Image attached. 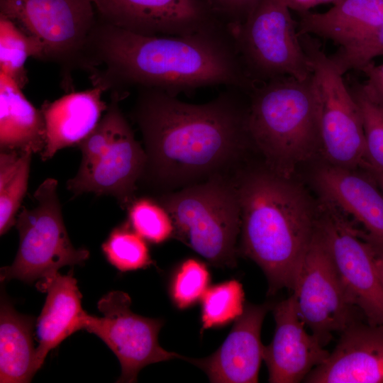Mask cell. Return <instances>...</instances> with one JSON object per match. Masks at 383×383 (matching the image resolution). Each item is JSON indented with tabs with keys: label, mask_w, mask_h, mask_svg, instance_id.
Wrapping results in <instances>:
<instances>
[{
	"label": "cell",
	"mask_w": 383,
	"mask_h": 383,
	"mask_svg": "<svg viewBox=\"0 0 383 383\" xmlns=\"http://www.w3.org/2000/svg\"><path fill=\"white\" fill-rule=\"evenodd\" d=\"M87 61L92 82L122 96L131 88L177 96L211 86L248 92L257 87L242 65L228 26L186 35L145 36L98 19Z\"/></svg>",
	"instance_id": "obj_1"
},
{
	"label": "cell",
	"mask_w": 383,
	"mask_h": 383,
	"mask_svg": "<svg viewBox=\"0 0 383 383\" xmlns=\"http://www.w3.org/2000/svg\"><path fill=\"white\" fill-rule=\"evenodd\" d=\"M249 93L226 87L211 101L194 104L161 89H138L131 115L145 143L144 174L162 185L185 187L219 174L250 143Z\"/></svg>",
	"instance_id": "obj_2"
},
{
	"label": "cell",
	"mask_w": 383,
	"mask_h": 383,
	"mask_svg": "<svg viewBox=\"0 0 383 383\" xmlns=\"http://www.w3.org/2000/svg\"><path fill=\"white\" fill-rule=\"evenodd\" d=\"M240 206V252L263 271L268 294L292 291L313 235L315 204L293 178L267 169L235 181Z\"/></svg>",
	"instance_id": "obj_3"
},
{
	"label": "cell",
	"mask_w": 383,
	"mask_h": 383,
	"mask_svg": "<svg viewBox=\"0 0 383 383\" xmlns=\"http://www.w3.org/2000/svg\"><path fill=\"white\" fill-rule=\"evenodd\" d=\"M247 129L267 168L292 178L300 164L321 151L311 76L305 80L284 77L258 84L249 94Z\"/></svg>",
	"instance_id": "obj_4"
},
{
	"label": "cell",
	"mask_w": 383,
	"mask_h": 383,
	"mask_svg": "<svg viewBox=\"0 0 383 383\" xmlns=\"http://www.w3.org/2000/svg\"><path fill=\"white\" fill-rule=\"evenodd\" d=\"M160 203L171 217L173 237L211 265H236L241 216L235 181L218 174L165 194Z\"/></svg>",
	"instance_id": "obj_5"
},
{
	"label": "cell",
	"mask_w": 383,
	"mask_h": 383,
	"mask_svg": "<svg viewBox=\"0 0 383 383\" xmlns=\"http://www.w3.org/2000/svg\"><path fill=\"white\" fill-rule=\"evenodd\" d=\"M57 186L56 179H46L34 193V207H23L18 215V250L13 263L1 268V281L38 280V284L51 279L60 268L82 265L89 258V250L75 248L70 240Z\"/></svg>",
	"instance_id": "obj_6"
},
{
	"label": "cell",
	"mask_w": 383,
	"mask_h": 383,
	"mask_svg": "<svg viewBox=\"0 0 383 383\" xmlns=\"http://www.w3.org/2000/svg\"><path fill=\"white\" fill-rule=\"evenodd\" d=\"M290 11L282 0H260L248 18L232 28L242 65L257 85L280 77L305 80L311 76Z\"/></svg>",
	"instance_id": "obj_7"
},
{
	"label": "cell",
	"mask_w": 383,
	"mask_h": 383,
	"mask_svg": "<svg viewBox=\"0 0 383 383\" xmlns=\"http://www.w3.org/2000/svg\"><path fill=\"white\" fill-rule=\"evenodd\" d=\"M300 40L311 70L321 152L328 164L364 169L368 163L363 124L343 74L312 36L300 35Z\"/></svg>",
	"instance_id": "obj_8"
},
{
	"label": "cell",
	"mask_w": 383,
	"mask_h": 383,
	"mask_svg": "<svg viewBox=\"0 0 383 383\" xmlns=\"http://www.w3.org/2000/svg\"><path fill=\"white\" fill-rule=\"evenodd\" d=\"M93 0H0V13L16 21L44 48V60L69 73L87 70V51L97 22Z\"/></svg>",
	"instance_id": "obj_9"
},
{
	"label": "cell",
	"mask_w": 383,
	"mask_h": 383,
	"mask_svg": "<svg viewBox=\"0 0 383 383\" xmlns=\"http://www.w3.org/2000/svg\"><path fill=\"white\" fill-rule=\"evenodd\" d=\"M292 292L299 316L323 346L357 320V308L345 294L317 223Z\"/></svg>",
	"instance_id": "obj_10"
},
{
	"label": "cell",
	"mask_w": 383,
	"mask_h": 383,
	"mask_svg": "<svg viewBox=\"0 0 383 383\" xmlns=\"http://www.w3.org/2000/svg\"><path fill=\"white\" fill-rule=\"evenodd\" d=\"M131 299L121 291H112L98 302L102 317L88 314L84 330L101 338L113 352L121 366L118 382H135L138 372L150 364L187 357L163 349L158 333L161 319L150 318L133 313Z\"/></svg>",
	"instance_id": "obj_11"
},
{
	"label": "cell",
	"mask_w": 383,
	"mask_h": 383,
	"mask_svg": "<svg viewBox=\"0 0 383 383\" xmlns=\"http://www.w3.org/2000/svg\"><path fill=\"white\" fill-rule=\"evenodd\" d=\"M322 233L350 302L373 325L383 324V285L373 245L360 231L323 201L317 204Z\"/></svg>",
	"instance_id": "obj_12"
},
{
	"label": "cell",
	"mask_w": 383,
	"mask_h": 383,
	"mask_svg": "<svg viewBox=\"0 0 383 383\" xmlns=\"http://www.w3.org/2000/svg\"><path fill=\"white\" fill-rule=\"evenodd\" d=\"M99 20L145 36L186 35L226 26L204 0H93Z\"/></svg>",
	"instance_id": "obj_13"
},
{
	"label": "cell",
	"mask_w": 383,
	"mask_h": 383,
	"mask_svg": "<svg viewBox=\"0 0 383 383\" xmlns=\"http://www.w3.org/2000/svg\"><path fill=\"white\" fill-rule=\"evenodd\" d=\"M355 170L324 165L314 173L316 187L321 201L355 228L362 227L360 235L383 249V194L368 173Z\"/></svg>",
	"instance_id": "obj_14"
},
{
	"label": "cell",
	"mask_w": 383,
	"mask_h": 383,
	"mask_svg": "<svg viewBox=\"0 0 383 383\" xmlns=\"http://www.w3.org/2000/svg\"><path fill=\"white\" fill-rule=\"evenodd\" d=\"M147 162L145 150L135 140L123 114L118 120L110 147L92 167L67 182L74 196L84 192L114 196L122 207L133 201L136 182L144 174Z\"/></svg>",
	"instance_id": "obj_15"
},
{
	"label": "cell",
	"mask_w": 383,
	"mask_h": 383,
	"mask_svg": "<svg viewBox=\"0 0 383 383\" xmlns=\"http://www.w3.org/2000/svg\"><path fill=\"white\" fill-rule=\"evenodd\" d=\"M275 331L271 343L265 345L263 360L270 383L303 382L316 367L323 363L330 352L305 330L293 295L272 305Z\"/></svg>",
	"instance_id": "obj_16"
},
{
	"label": "cell",
	"mask_w": 383,
	"mask_h": 383,
	"mask_svg": "<svg viewBox=\"0 0 383 383\" xmlns=\"http://www.w3.org/2000/svg\"><path fill=\"white\" fill-rule=\"evenodd\" d=\"M273 303L245 304L241 315L228 335L211 355L204 358L187 357V362L201 369L213 383H255L265 345L261 328Z\"/></svg>",
	"instance_id": "obj_17"
},
{
	"label": "cell",
	"mask_w": 383,
	"mask_h": 383,
	"mask_svg": "<svg viewBox=\"0 0 383 383\" xmlns=\"http://www.w3.org/2000/svg\"><path fill=\"white\" fill-rule=\"evenodd\" d=\"M303 382L383 383V324L353 322L340 333L326 360Z\"/></svg>",
	"instance_id": "obj_18"
},
{
	"label": "cell",
	"mask_w": 383,
	"mask_h": 383,
	"mask_svg": "<svg viewBox=\"0 0 383 383\" xmlns=\"http://www.w3.org/2000/svg\"><path fill=\"white\" fill-rule=\"evenodd\" d=\"M91 89L72 91L53 101H45L41 111L44 117L46 140L40 154L50 159L59 150L77 144L86 138L101 120L108 104L102 100L107 88L92 82Z\"/></svg>",
	"instance_id": "obj_19"
},
{
	"label": "cell",
	"mask_w": 383,
	"mask_h": 383,
	"mask_svg": "<svg viewBox=\"0 0 383 383\" xmlns=\"http://www.w3.org/2000/svg\"><path fill=\"white\" fill-rule=\"evenodd\" d=\"M37 287L47 292L36 321L38 345L35 361L38 370L51 350L72 333L84 330L88 313L82 307V294L72 272L65 275L57 273Z\"/></svg>",
	"instance_id": "obj_20"
},
{
	"label": "cell",
	"mask_w": 383,
	"mask_h": 383,
	"mask_svg": "<svg viewBox=\"0 0 383 383\" xmlns=\"http://www.w3.org/2000/svg\"><path fill=\"white\" fill-rule=\"evenodd\" d=\"M382 23L383 0H340L327 11L299 14L297 30L344 48L362 40Z\"/></svg>",
	"instance_id": "obj_21"
},
{
	"label": "cell",
	"mask_w": 383,
	"mask_h": 383,
	"mask_svg": "<svg viewBox=\"0 0 383 383\" xmlns=\"http://www.w3.org/2000/svg\"><path fill=\"white\" fill-rule=\"evenodd\" d=\"M45 140V123L41 110L26 99L11 77L0 72L1 150L41 154Z\"/></svg>",
	"instance_id": "obj_22"
},
{
	"label": "cell",
	"mask_w": 383,
	"mask_h": 383,
	"mask_svg": "<svg viewBox=\"0 0 383 383\" xmlns=\"http://www.w3.org/2000/svg\"><path fill=\"white\" fill-rule=\"evenodd\" d=\"M34 318L18 313L4 299L0 310V382H30L37 372Z\"/></svg>",
	"instance_id": "obj_23"
},
{
	"label": "cell",
	"mask_w": 383,
	"mask_h": 383,
	"mask_svg": "<svg viewBox=\"0 0 383 383\" xmlns=\"http://www.w3.org/2000/svg\"><path fill=\"white\" fill-rule=\"evenodd\" d=\"M30 151L1 150L0 153V234L16 224L15 218L26 193L30 172Z\"/></svg>",
	"instance_id": "obj_24"
},
{
	"label": "cell",
	"mask_w": 383,
	"mask_h": 383,
	"mask_svg": "<svg viewBox=\"0 0 383 383\" xmlns=\"http://www.w3.org/2000/svg\"><path fill=\"white\" fill-rule=\"evenodd\" d=\"M29 57L44 60V48L16 21L0 13V72L23 89L28 82L25 64Z\"/></svg>",
	"instance_id": "obj_25"
},
{
	"label": "cell",
	"mask_w": 383,
	"mask_h": 383,
	"mask_svg": "<svg viewBox=\"0 0 383 383\" xmlns=\"http://www.w3.org/2000/svg\"><path fill=\"white\" fill-rule=\"evenodd\" d=\"M201 300L203 330L228 324L241 315L245 306L242 285L235 279L208 288Z\"/></svg>",
	"instance_id": "obj_26"
},
{
	"label": "cell",
	"mask_w": 383,
	"mask_h": 383,
	"mask_svg": "<svg viewBox=\"0 0 383 383\" xmlns=\"http://www.w3.org/2000/svg\"><path fill=\"white\" fill-rule=\"evenodd\" d=\"M145 239L130 228V223L116 228L102 245L108 261L122 272L144 268L151 263Z\"/></svg>",
	"instance_id": "obj_27"
},
{
	"label": "cell",
	"mask_w": 383,
	"mask_h": 383,
	"mask_svg": "<svg viewBox=\"0 0 383 383\" xmlns=\"http://www.w3.org/2000/svg\"><path fill=\"white\" fill-rule=\"evenodd\" d=\"M129 223L133 229L153 243H161L173 237L174 227L170 216L160 203L142 198L128 206Z\"/></svg>",
	"instance_id": "obj_28"
},
{
	"label": "cell",
	"mask_w": 383,
	"mask_h": 383,
	"mask_svg": "<svg viewBox=\"0 0 383 383\" xmlns=\"http://www.w3.org/2000/svg\"><path fill=\"white\" fill-rule=\"evenodd\" d=\"M123 96L112 93L111 101L105 114L92 131L78 143L82 152V162L77 172L89 170L112 143L118 120L123 114L118 102Z\"/></svg>",
	"instance_id": "obj_29"
},
{
	"label": "cell",
	"mask_w": 383,
	"mask_h": 383,
	"mask_svg": "<svg viewBox=\"0 0 383 383\" xmlns=\"http://www.w3.org/2000/svg\"><path fill=\"white\" fill-rule=\"evenodd\" d=\"M210 274L206 265L196 259L184 260L172 278L170 294L174 304L181 309L201 299L209 288Z\"/></svg>",
	"instance_id": "obj_30"
},
{
	"label": "cell",
	"mask_w": 383,
	"mask_h": 383,
	"mask_svg": "<svg viewBox=\"0 0 383 383\" xmlns=\"http://www.w3.org/2000/svg\"><path fill=\"white\" fill-rule=\"evenodd\" d=\"M349 89L360 109L368 165L383 170V108L364 94L360 84H354Z\"/></svg>",
	"instance_id": "obj_31"
},
{
	"label": "cell",
	"mask_w": 383,
	"mask_h": 383,
	"mask_svg": "<svg viewBox=\"0 0 383 383\" xmlns=\"http://www.w3.org/2000/svg\"><path fill=\"white\" fill-rule=\"evenodd\" d=\"M383 55V23L358 43L344 48H338L330 55L339 72L344 75L352 70H361L372 60Z\"/></svg>",
	"instance_id": "obj_32"
},
{
	"label": "cell",
	"mask_w": 383,
	"mask_h": 383,
	"mask_svg": "<svg viewBox=\"0 0 383 383\" xmlns=\"http://www.w3.org/2000/svg\"><path fill=\"white\" fill-rule=\"evenodd\" d=\"M226 25L234 28L243 23L260 0H204Z\"/></svg>",
	"instance_id": "obj_33"
},
{
	"label": "cell",
	"mask_w": 383,
	"mask_h": 383,
	"mask_svg": "<svg viewBox=\"0 0 383 383\" xmlns=\"http://www.w3.org/2000/svg\"><path fill=\"white\" fill-rule=\"evenodd\" d=\"M362 71L366 80L360 87L364 94L373 102L383 108V63L375 65L372 62Z\"/></svg>",
	"instance_id": "obj_34"
},
{
	"label": "cell",
	"mask_w": 383,
	"mask_h": 383,
	"mask_svg": "<svg viewBox=\"0 0 383 383\" xmlns=\"http://www.w3.org/2000/svg\"><path fill=\"white\" fill-rule=\"evenodd\" d=\"M283 3L292 11L299 14L310 11L316 6L326 4H335L340 0H282Z\"/></svg>",
	"instance_id": "obj_35"
},
{
	"label": "cell",
	"mask_w": 383,
	"mask_h": 383,
	"mask_svg": "<svg viewBox=\"0 0 383 383\" xmlns=\"http://www.w3.org/2000/svg\"><path fill=\"white\" fill-rule=\"evenodd\" d=\"M374 251V261L378 275L383 285V249L373 245Z\"/></svg>",
	"instance_id": "obj_36"
},
{
	"label": "cell",
	"mask_w": 383,
	"mask_h": 383,
	"mask_svg": "<svg viewBox=\"0 0 383 383\" xmlns=\"http://www.w3.org/2000/svg\"><path fill=\"white\" fill-rule=\"evenodd\" d=\"M367 173L373 178L383 194V170L367 166L365 167Z\"/></svg>",
	"instance_id": "obj_37"
}]
</instances>
